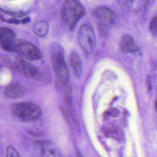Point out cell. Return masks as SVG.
Returning <instances> with one entry per match:
<instances>
[{"label":"cell","mask_w":157,"mask_h":157,"mask_svg":"<svg viewBox=\"0 0 157 157\" xmlns=\"http://www.w3.org/2000/svg\"><path fill=\"white\" fill-rule=\"evenodd\" d=\"M18 40L13 31L6 27H0V47L7 52H15Z\"/></svg>","instance_id":"7"},{"label":"cell","mask_w":157,"mask_h":157,"mask_svg":"<svg viewBox=\"0 0 157 157\" xmlns=\"http://www.w3.org/2000/svg\"><path fill=\"white\" fill-rule=\"evenodd\" d=\"M78 41L85 53L93 52L96 44V38L92 28L88 25H83L79 29L77 35Z\"/></svg>","instance_id":"5"},{"label":"cell","mask_w":157,"mask_h":157,"mask_svg":"<svg viewBox=\"0 0 157 157\" xmlns=\"http://www.w3.org/2000/svg\"><path fill=\"white\" fill-rule=\"evenodd\" d=\"M155 108H156V110L157 111V100H156V101L155 102Z\"/></svg>","instance_id":"21"},{"label":"cell","mask_w":157,"mask_h":157,"mask_svg":"<svg viewBox=\"0 0 157 157\" xmlns=\"http://www.w3.org/2000/svg\"><path fill=\"white\" fill-rule=\"evenodd\" d=\"M30 21V18L29 17H26V18H23L21 22L23 23V24H26V23H28Z\"/></svg>","instance_id":"19"},{"label":"cell","mask_w":157,"mask_h":157,"mask_svg":"<svg viewBox=\"0 0 157 157\" xmlns=\"http://www.w3.org/2000/svg\"><path fill=\"white\" fill-rule=\"evenodd\" d=\"M120 47L124 53H136L139 50L132 37L129 35H124L121 40Z\"/></svg>","instance_id":"10"},{"label":"cell","mask_w":157,"mask_h":157,"mask_svg":"<svg viewBox=\"0 0 157 157\" xmlns=\"http://www.w3.org/2000/svg\"><path fill=\"white\" fill-rule=\"evenodd\" d=\"M8 23H13V24H18L19 23H20L21 21H20L19 20H16V19H10L8 21H7Z\"/></svg>","instance_id":"18"},{"label":"cell","mask_w":157,"mask_h":157,"mask_svg":"<svg viewBox=\"0 0 157 157\" xmlns=\"http://www.w3.org/2000/svg\"><path fill=\"white\" fill-rule=\"evenodd\" d=\"M109 114H110L111 116H113V117L117 116V115H118V110H117L116 109H113L112 110V111L110 112Z\"/></svg>","instance_id":"17"},{"label":"cell","mask_w":157,"mask_h":157,"mask_svg":"<svg viewBox=\"0 0 157 157\" xmlns=\"http://www.w3.org/2000/svg\"><path fill=\"white\" fill-rule=\"evenodd\" d=\"M76 154H77V157H83V155H82V153L79 151H77Z\"/></svg>","instance_id":"20"},{"label":"cell","mask_w":157,"mask_h":157,"mask_svg":"<svg viewBox=\"0 0 157 157\" xmlns=\"http://www.w3.org/2000/svg\"><path fill=\"white\" fill-rule=\"evenodd\" d=\"M150 31L157 36V17H154L150 23Z\"/></svg>","instance_id":"16"},{"label":"cell","mask_w":157,"mask_h":157,"mask_svg":"<svg viewBox=\"0 0 157 157\" xmlns=\"http://www.w3.org/2000/svg\"><path fill=\"white\" fill-rule=\"evenodd\" d=\"M48 28V24L46 21H40L33 26V30L37 36L43 37L47 34Z\"/></svg>","instance_id":"13"},{"label":"cell","mask_w":157,"mask_h":157,"mask_svg":"<svg viewBox=\"0 0 157 157\" xmlns=\"http://www.w3.org/2000/svg\"><path fill=\"white\" fill-rule=\"evenodd\" d=\"M98 27L102 35L106 34L110 29L115 25L117 19L116 14L109 8L101 7L96 9L93 12Z\"/></svg>","instance_id":"4"},{"label":"cell","mask_w":157,"mask_h":157,"mask_svg":"<svg viewBox=\"0 0 157 157\" xmlns=\"http://www.w3.org/2000/svg\"><path fill=\"white\" fill-rule=\"evenodd\" d=\"M6 157H20V156L13 147L9 145L7 148Z\"/></svg>","instance_id":"15"},{"label":"cell","mask_w":157,"mask_h":157,"mask_svg":"<svg viewBox=\"0 0 157 157\" xmlns=\"http://www.w3.org/2000/svg\"><path fill=\"white\" fill-rule=\"evenodd\" d=\"M24 93L23 86L18 83L13 82L9 85L4 90L5 95L12 99H16L21 97Z\"/></svg>","instance_id":"11"},{"label":"cell","mask_w":157,"mask_h":157,"mask_svg":"<svg viewBox=\"0 0 157 157\" xmlns=\"http://www.w3.org/2000/svg\"><path fill=\"white\" fill-rule=\"evenodd\" d=\"M35 145L40 150L42 157H63L61 151L51 142L39 141L36 142Z\"/></svg>","instance_id":"9"},{"label":"cell","mask_w":157,"mask_h":157,"mask_svg":"<svg viewBox=\"0 0 157 157\" xmlns=\"http://www.w3.org/2000/svg\"><path fill=\"white\" fill-rule=\"evenodd\" d=\"M104 133L107 137H110L116 140H121L123 137L121 129L116 126L105 128L104 129Z\"/></svg>","instance_id":"14"},{"label":"cell","mask_w":157,"mask_h":157,"mask_svg":"<svg viewBox=\"0 0 157 157\" xmlns=\"http://www.w3.org/2000/svg\"><path fill=\"white\" fill-rule=\"evenodd\" d=\"M84 14V7L78 1L67 0L64 1L61 8L62 23L67 29L73 30Z\"/></svg>","instance_id":"1"},{"label":"cell","mask_w":157,"mask_h":157,"mask_svg":"<svg viewBox=\"0 0 157 157\" xmlns=\"http://www.w3.org/2000/svg\"><path fill=\"white\" fill-rule=\"evenodd\" d=\"M69 63L75 76L78 78L80 77L82 74V66L80 59L76 52H73L71 53L69 58Z\"/></svg>","instance_id":"12"},{"label":"cell","mask_w":157,"mask_h":157,"mask_svg":"<svg viewBox=\"0 0 157 157\" xmlns=\"http://www.w3.org/2000/svg\"><path fill=\"white\" fill-rule=\"evenodd\" d=\"M15 65L21 73L31 78L38 79L40 77V74L37 68L29 63L23 59H17Z\"/></svg>","instance_id":"8"},{"label":"cell","mask_w":157,"mask_h":157,"mask_svg":"<svg viewBox=\"0 0 157 157\" xmlns=\"http://www.w3.org/2000/svg\"><path fill=\"white\" fill-rule=\"evenodd\" d=\"M12 114L17 119L22 121H32L39 119L42 113L40 108L36 104L23 102L12 105Z\"/></svg>","instance_id":"3"},{"label":"cell","mask_w":157,"mask_h":157,"mask_svg":"<svg viewBox=\"0 0 157 157\" xmlns=\"http://www.w3.org/2000/svg\"><path fill=\"white\" fill-rule=\"evenodd\" d=\"M50 51L53 71L59 83L61 86L69 85V75L62 47L58 44H54Z\"/></svg>","instance_id":"2"},{"label":"cell","mask_w":157,"mask_h":157,"mask_svg":"<svg viewBox=\"0 0 157 157\" xmlns=\"http://www.w3.org/2000/svg\"><path fill=\"white\" fill-rule=\"evenodd\" d=\"M15 52L28 60H37L41 58L39 50L33 44L25 40H18Z\"/></svg>","instance_id":"6"}]
</instances>
